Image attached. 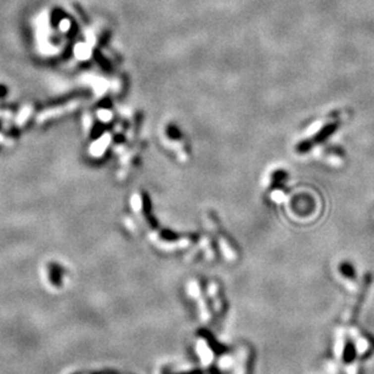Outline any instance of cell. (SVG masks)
<instances>
[{"label": "cell", "mask_w": 374, "mask_h": 374, "mask_svg": "<svg viewBox=\"0 0 374 374\" xmlns=\"http://www.w3.org/2000/svg\"><path fill=\"white\" fill-rule=\"evenodd\" d=\"M339 272L341 276H344L348 279H356V270H355L354 265L349 262H341L339 265Z\"/></svg>", "instance_id": "obj_2"}, {"label": "cell", "mask_w": 374, "mask_h": 374, "mask_svg": "<svg viewBox=\"0 0 374 374\" xmlns=\"http://www.w3.org/2000/svg\"><path fill=\"white\" fill-rule=\"evenodd\" d=\"M338 128V123H330V124L325 125L323 129H322L321 131H320L319 134L316 135V139H315V141L316 142H321V141H324L325 139H327L328 136L332 135L333 133H334L335 130H337Z\"/></svg>", "instance_id": "obj_3"}, {"label": "cell", "mask_w": 374, "mask_h": 374, "mask_svg": "<svg viewBox=\"0 0 374 374\" xmlns=\"http://www.w3.org/2000/svg\"><path fill=\"white\" fill-rule=\"evenodd\" d=\"M357 356V349L355 343H352L351 340H348L344 345L343 349V355H341V359H343V362L345 365H350L355 361Z\"/></svg>", "instance_id": "obj_1"}]
</instances>
